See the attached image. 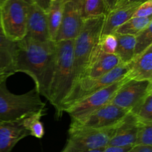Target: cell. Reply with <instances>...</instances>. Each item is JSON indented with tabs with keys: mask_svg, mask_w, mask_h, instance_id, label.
Instances as JSON below:
<instances>
[{
	"mask_svg": "<svg viewBox=\"0 0 152 152\" xmlns=\"http://www.w3.org/2000/svg\"><path fill=\"white\" fill-rule=\"evenodd\" d=\"M14 72L28 74L40 96L48 99L56 60V42H39L25 37L16 42Z\"/></svg>",
	"mask_w": 152,
	"mask_h": 152,
	"instance_id": "cell-1",
	"label": "cell"
},
{
	"mask_svg": "<svg viewBox=\"0 0 152 152\" xmlns=\"http://www.w3.org/2000/svg\"><path fill=\"white\" fill-rule=\"evenodd\" d=\"M74 40L56 42V60L48 100L54 107L56 117L62 116V105L74 83Z\"/></svg>",
	"mask_w": 152,
	"mask_h": 152,
	"instance_id": "cell-2",
	"label": "cell"
},
{
	"mask_svg": "<svg viewBox=\"0 0 152 152\" xmlns=\"http://www.w3.org/2000/svg\"><path fill=\"white\" fill-rule=\"evenodd\" d=\"M45 106L35 88L23 94H15L7 89L6 81L0 83V121H17L32 114L45 113Z\"/></svg>",
	"mask_w": 152,
	"mask_h": 152,
	"instance_id": "cell-3",
	"label": "cell"
},
{
	"mask_svg": "<svg viewBox=\"0 0 152 152\" xmlns=\"http://www.w3.org/2000/svg\"><path fill=\"white\" fill-rule=\"evenodd\" d=\"M105 16L84 19L80 34L74 40V83L86 69L92 53L99 43Z\"/></svg>",
	"mask_w": 152,
	"mask_h": 152,
	"instance_id": "cell-4",
	"label": "cell"
},
{
	"mask_svg": "<svg viewBox=\"0 0 152 152\" xmlns=\"http://www.w3.org/2000/svg\"><path fill=\"white\" fill-rule=\"evenodd\" d=\"M33 0H6L0 7L1 28L13 41L23 39L26 35L28 12Z\"/></svg>",
	"mask_w": 152,
	"mask_h": 152,
	"instance_id": "cell-5",
	"label": "cell"
},
{
	"mask_svg": "<svg viewBox=\"0 0 152 152\" xmlns=\"http://www.w3.org/2000/svg\"><path fill=\"white\" fill-rule=\"evenodd\" d=\"M129 70L128 64L120 63L110 72L97 78H81L74 83L62 105V113L75 102L108 87L126 77Z\"/></svg>",
	"mask_w": 152,
	"mask_h": 152,
	"instance_id": "cell-6",
	"label": "cell"
},
{
	"mask_svg": "<svg viewBox=\"0 0 152 152\" xmlns=\"http://www.w3.org/2000/svg\"><path fill=\"white\" fill-rule=\"evenodd\" d=\"M129 111L108 103L80 120H71L68 134L80 131L101 130L115 127Z\"/></svg>",
	"mask_w": 152,
	"mask_h": 152,
	"instance_id": "cell-7",
	"label": "cell"
},
{
	"mask_svg": "<svg viewBox=\"0 0 152 152\" xmlns=\"http://www.w3.org/2000/svg\"><path fill=\"white\" fill-rule=\"evenodd\" d=\"M117 126L101 130L80 131L69 134L66 145L62 152H84L105 148L114 135Z\"/></svg>",
	"mask_w": 152,
	"mask_h": 152,
	"instance_id": "cell-8",
	"label": "cell"
},
{
	"mask_svg": "<svg viewBox=\"0 0 152 152\" xmlns=\"http://www.w3.org/2000/svg\"><path fill=\"white\" fill-rule=\"evenodd\" d=\"M125 80L126 77L105 88L101 89L83 98L81 100L65 108L63 112H66L71 117V120H80L95 110L110 103L113 96Z\"/></svg>",
	"mask_w": 152,
	"mask_h": 152,
	"instance_id": "cell-9",
	"label": "cell"
},
{
	"mask_svg": "<svg viewBox=\"0 0 152 152\" xmlns=\"http://www.w3.org/2000/svg\"><path fill=\"white\" fill-rule=\"evenodd\" d=\"M150 92H152L151 81L126 78L110 103L130 111Z\"/></svg>",
	"mask_w": 152,
	"mask_h": 152,
	"instance_id": "cell-10",
	"label": "cell"
},
{
	"mask_svg": "<svg viewBox=\"0 0 152 152\" xmlns=\"http://www.w3.org/2000/svg\"><path fill=\"white\" fill-rule=\"evenodd\" d=\"M120 64V59L117 55L108 54L102 52L98 43L80 79L100 77L108 74Z\"/></svg>",
	"mask_w": 152,
	"mask_h": 152,
	"instance_id": "cell-11",
	"label": "cell"
},
{
	"mask_svg": "<svg viewBox=\"0 0 152 152\" xmlns=\"http://www.w3.org/2000/svg\"><path fill=\"white\" fill-rule=\"evenodd\" d=\"M25 37L42 42L51 41L46 12L34 3L31 6L28 12Z\"/></svg>",
	"mask_w": 152,
	"mask_h": 152,
	"instance_id": "cell-12",
	"label": "cell"
},
{
	"mask_svg": "<svg viewBox=\"0 0 152 152\" xmlns=\"http://www.w3.org/2000/svg\"><path fill=\"white\" fill-rule=\"evenodd\" d=\"M138 126V120L133 114L129 112L117 126L115 132L107 146H134L136 142Z\"/></svg>",
	"mask_w": 152,
	"mask_h": 152,
	"instance_id": "cell-13",
	"label": "cell"
},
{
	"mask_svg": "<svg viewBox=\"0 0 152 152\" xmlns=\"http://www.w3.org/2000/svg\"><path fill=\"white\" fill-rule=\"evenodd\" d=\"M30 136L22 120L13 122L0 121V152H11L15 145Z\"/></svg>",
	"mask_w": 152,
	"mask_h": 152,
	"instance_id": "cell-14",
	"label": "cell"
},
{
	"mask_svg": "<svg viewBox=\"0 0 152 152\" xmlns=\"http://www.w3.org/2000/svg\"><path fill=\"white\" fill-rule=\"evenodd\" d=\"M128 65L129 70L125 77L126 79L152 82V46L135 56Z\"/></svg>",
	"mask_w": 152,
	"mask_h": 152,
	"instance_id": "cell-15",
	"label": "cell"
},
{
	"mask_svg": "<svg viewBox=\"0 0 152 152\" xmlns=\"http://www.w3.org/2000/svg\"><path fill=\"white\" fill-rule=\"evenodd\" d=\"M17 42L7 38L0 27V74L8 77L15 74Z\"/></svg>",
	"mask_w": 152,
	"mask_h": 152,
	"instance_id": "cell-16",
	"label": "cell"
},
{
	"mask_svg": "<svg viewBox=\"0 0 152 152\" xmlns=\"http://www.w3.org/2000/svg\"><path fill=\"white\" fill-rule=\"evenodd\" d=\"M138 6L115 7L110 10L105 16L101 37L107 34H114L123 24L133 16L134 13Z\"/></svg>",
	"mask_w": 152,
	"mask_h": 152,
	"instance_id": "cell-17",
	"label": "cell"
},
{
	"mask_svg": "<svg viewBox=\"0 0 152 152\" xmlns=\"http://www.w3.org/2000/svg\"><path fill=\"white\" fill-rule=\"evenodd\" d=\"M65 0H53L46 12L48 25L49 35L51 41L56 42L58 31L62 22Z\"/></svg>",
	"mask_w": 152,
	"mask_h": 152,
	"instance_id": "cell-18",
	"label": "cell"
},
{
	"mask_svg": "<svg viewBox=\"0 0 152 152\" xmlns=\"http://www.w3.org/2000/svg\"><path fill=\"white\" fill-rule=\"evenodd\" d=\"M117 39V47L115 55L120 63L129 64L134 58L135 37L115 34Z\"/></svg>",
	"mask_w": 152,
	"mask_h": 152,
	"instance_id": "cell-19",
	"label": "cell"
},
{
	"mask_svg": "<svg viewBox=\"0 0 152 152\" xmlns=\"http://www.w3.org/2000/svg\"><path fill=\"white\" fill-rule=\"evenodd\" d=\"M151 23H152V17H132L123 24L114 34L136 37Z\"/></svg>",
	"mask_w": 152,
	"mask_h": 152,
	"instance_id": "cell-20",
	"label": "cell"
},
{
	"mask_svg": "<svg viewBox=\"0 0 152 152\" xmlns=\"http://www.w3.org/2000/svg\"><path fill=\"white\" fill-rule=\"evenodd\" d=\"M129 112L140 123L152 124V92L146 95Z\"/></svg>",
	"mask_w": 152,
	"mask_h": 152,
	"instance_id": "cell-21",
	"label": "cell"
},
{
	"mask_svg": "<svg viewBox=\"0 0 152 152\" xmlns=\"http://www.w3.org/2000/svg\"><path fill=\"white\" fill-rule=\"evenodd\" d=\"M81 12L83 19L106 16L108 13L105 0H81Z\"/></svg>",
	"mask_w": 152,
	"mask_h": 152,
	"instance_id": "cell-22",
	"label": "cell"
},
{
	"mask_svg": "<svg viewBox=\"0 0 152 152\" xmlns=\"http://www.w3.org/2000/svg\"><path fill=\"white\" fill-rule=\"evenodd\" d=\"M45 114V113H38L30 115L23 119V123L27 130L29 132L31 136L38 139H41L45 134V129L42 123L41 122V117Z\"/></svg>",
	"mask_w": 152,
	"mask_h": 152,
	"instance_id": "cell-23",
	"label": "cell"
},
{
	"mask_svg": "<svg viewBox=\"0 0 152 152\" xmlns=\"http://www.w3.org/2000/svg\"><path fill=\"white\" fill-rule=\"evenodd\" d=\"M152 46V23L135 37L134 57Z\"/></svg>",
	"mask_w": 152,
	"mask_h": 152,
	"instance_id": "cell-24",
	"label": "cell"
},
{
	"mask_svg": "<svg viewBox=\"0 0 152 152\" xmlns=\"http://www.w3.org/2000/svg\"><path fill=\"white\" fill-rule=\"evenodd\" d=\"M134 145L152 146V124L139 123Z\"/></svg>",
	"mask_w": 152,
	"mask_h": 152,
	"instance_id": "cell-25",
	"label": "cell"
},
{
	"mask_svg": "<svg viewBox=\"0 0 152 152\" xmlns=\"http://www.w3.org/2000/svg\"><path fill=\"white\" fill-rule=\"evenodd\" d=\"M99 46L102 52L108 54H115L117 47V39L115 34L102 36L99 42Z\"/></svg>",
	"mask_w": 152,
	"mask_h": 152,
	"instance_id": "cell-26",
	"label": "cell"
},
{
	"mask_svg": "<svg viewBox=\"0 0 152 152\" xmlns=\"http://www.w3.org/2000/svg\"><path fill=\"white\" fill-rule=\"evenodd\" d=\"M152 15V0H148L141 3L136 8L132 17L148 18Z\"/></svg>",
	"mask_w": 152,
	"mask_h": 152,
	"instance_id": "cell-27",
	"label": "cell"
},
{
	"mask_svg": "<svg viewBox=\"0 0 152 152\" xmlns=\"http://www.w3.org/2000/svg\"><path fill=\"white\" fill-rule=\"evenodd\" d=\"M148 0H120L115 7H133V6H138L141 3L146 1ZM114 7V8H115Z\"/></svg>",
	"mask_w": 152,
	"mask_h": 152,
	"instance_id": "cell-28",
	"label": "cell"
},
{
	"mask_svg": "<svg viewBox=\"0 0 152 152\" xmlns=\"http://www.w3.org/2000/svg\"><path fill=\"white\" fill-rule=\"evenodd\" d=\"M33 1H34V4H37L41 9H42L44 11L47 12L50 7L52 1L51 0H33Z\"/></svg>",
	"mask_w": 152,
	"mask_h": 152,
	"instance_id": "cell-29",
	"label": "cell"
},
{
	"mask_svg": "<svg viewBox=\"0 0 152 152\" xmlns=\"http://www.w3.org/2000/svg\"><path fill=\"white\" fill-rule=\"evenodd\" d=\"M131 148L132 147L106 146L102 150V152H128L131 149Z\"/></svg>",
	"mask_w": 152,
	"mask_h": 152,
	"instance_id": "cell-30",
	"label": "cell"
},
{
	"mask_svg": "<svg viewBox=\"0 0 152 152\" xmlns=\"http://www.w3.org/2000/svg\"><path fill=\"white\" fill-rule=\"evenodd\" d=\"M128 152H152V146L134 145Z\"/></svg>",
	"mask_w": 152,
	"mask_h": 152,
	"instance_id": "cell-31",
	"label": "cell"
},
{
	"mask_svg": "<svg viewBox=\"0 0 152 152\" xmlns=\"http://www.w3.org/2000/svg\"><path fill=\"white\" fill-rule=\"evenodd\" d=\"M120 1V0H105V4H106L108 11L109 12L110 10H113V9L117 6V4H118Z\"/></svg>",
	"mask_w": 152,
	"mask_h": 152,
	"instance_id": "cell-32",
	"label": "cell"
},
{
	"mask_svg": "<svg viewBox=\"0 0 152 152\" xmlns=\"http://www.w3.org/2000/svg\"><path fill=\"white\" fill-rule=\"evenodd\" d=\"M7 78V77H5V76H3V75H1V74H0V83H1V82H3V81H6Z\"/></svg>",
	"mask_w": 152,
	"mask_h": 152,
	"instance_id": "cell-33",
	"label": "cell"
},
{
	"mask_svg": "<svg viewBox=\"0 0 152 152\" xmlns=\"http://www.w3.org/2000/svg\"><path fill=\"white\" fill-rule=\"evenodd\" d=\"M104 148H102V149H97V150H93V151H84V152H102V150H103Z\"/></svg>",
	"mask_w": 152,
	"mask_h": 152,
	"instance_id": "cell-34",
	"label": "cell"
},
{
	"mask_svg": "<svg viewBox=\"0 0 152 152\" xmlns=\"http://www.w3.org/2000/svg\"><path fill=\"white\" fill-rule=\"evenodd\" d=\"M6 1V0H0V7L2 6V4H4V1Z\"/></svg>",
	"mask_w": 152,
	"mask_h": 152,
	"instance_id": "cell-35",
	"label": "cell"
},
{
	"mask_svg": "<svg viewBox=\"0 0 152 152\" xmlns=\"http://www.w3.org/2000/svg\"><path fill=\"white\" fill-rule=\"evenodd\" d=\"M0 27H1V22H0Z\"/></svg>",
	"mask_w": 152,
	"mask_h": 152,
	"instance_id": "cell-36",
	"label": "cell"
},
{
	"mask_svg": "<svg viewBox=\"0 0 152 152\" xmlns=\"http://www.w3.org/2000/svg\"><path fill=\"white\" fill-rule=\"evenodd\" d=\"M51 1H53V0H51Z\"/></svg>",
	"mask_w": 152,
	"mask_h": 152,
	"instance_id": "cell-37",
	"label": "cell"
}]
</instances>
